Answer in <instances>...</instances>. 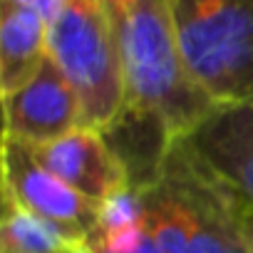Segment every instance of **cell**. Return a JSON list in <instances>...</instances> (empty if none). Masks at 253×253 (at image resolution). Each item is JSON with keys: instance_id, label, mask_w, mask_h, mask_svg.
<instances>
[{"instance_id": "cell-10", "label": "cell", "mask_w": 253, "mask_h": 253, "mask_svg": "<svg viewBox=\"0 0 253 253\" xmlns=\"http://www.w3.org/2000/svg\"><path fill=\"white\" fill-rule=\"evenodd\" d=\"M47 20L33 8L3 0L0 8V87L3 97L23 87L47 57Z\"/></svg>"}, {"instance_id": "cell-5", "label": "cell", "mask_w": 253, "mask_h": 253, "mask_svg": "<svg viewBox=\"0 0 253 253\" xmlns=\"http://www.w3.org/2000/svg\"><path fill=\"white\" fill-rule=\"evenodd\" d=\"M3 191L35 216L84 238L99 223V204L57 179L38 162L33 147L10 137L3 142Z\"/></svg>"}, {"instance_id": "cell-9", "label": "cell", "mask_w": 253, "mask_h": 253, "mask_svg": "<svg viewBox=\"0 0 253 253\" xmlns=\"http://www.w3.org/2000/svg\"><path fill=\"white\" fill-rule=\"evenodd\" d=\"M33 152L47 171L94 204H102L107 196L126 186L122 164L114 159L97 129L77 126L75 132L50 144L33 147Z\"/></svg>"}, {"instance_id": "cell-3", "label": "cell", "mask_w": 253, "mask_h": 253, "mask_svg": "<svg viewBox=\"0 0 253 253\" xmlns=\"http://www.w3.org/2000/svg\"><path fill=\"white\" fill-rule=\"evenodd\" d=\"M194 84L213 102L253 99V0H167Z\"/></svg>"}, {"instance_id": "cell-15", "label": "cell", "mask_w": 253, "mask_h": 253, "mask_svg": "<svg viewBox=\"0 0 253 253\" xmlns=\"http://www.w3.org/2000/svg\"><path fill=\"white\" fill-rule=\"evenodd\" d=\"M67 253H92V251H87V248L82 246V248H75V251H67Z\"/></svg>"}, {"instance_id": "cell-11", "label": "cell", "mask_w": 253, "mask_h": 253, "mask_svg": "<svg viewBox=\"0 0 253 253\" xmlns=\"http://www.w3.org/2000/svg\"><path fill=\"white\" fill-rule=\"evenodd\" d=\"M0 253H67L84 246V236L45 221L3 191Z\"/></svg>"}, {"instance_id": "cell-4", "label": "cell", "mask_w": 253, "mask_h": 253, "mask_svg": "<svg viewBox=\"0 0 253 253\" xmlns=\"http://www.w3.org/2000/svg\"><path fill=\"white\" fill-rule=\"evenodd\" d=\"M47 55L80 99L82 126H107L124 104V77L99 0H67L50 23Z\"/></svg>"}, {"instance_id": "cell-14", "label": "cell", "mask_w": 253, "mask_h": 253, "mask_svg": "<svg viewBox=\"0 0 253 253\" xmlns=\"http://www.w3.org/2000/svg\"><path fill=\"white\" fill-rule=\"evenodd\" d=\"M241 228H243L248 251L253 253V201H248V199H243V206H241Z\"/></svg>"}, {"instance_id": "cell-2", "label": "cell", "mask_w": 253, "mask_h": 253, "mask_svg": "<svg viewBox=\"0 0 253 253\" xmlns=\"http://www.w3.org/2000/svg\"><path fill=\"white\" fill-rule=\"evenodd\" d=\"M142 199L144 226L159 253H251L241 228L243 196L181 139Z\"/></svg>"}, {"instance_id": "cell-1", "label": "cell", "mask_w": 253, "mask_h": 253, "mask_svg": "<svg viewBox=\"0 0 253 253\" xmlns=\"http://www.w3.org/2000/svg\"><path fill=\"white\" fill-rule=\"evenodd\" d=\"M124 77V104L162 114L176 139L213 109L189 77L167 0H99Z\"/></svg>"}, {"instance_id": "cell-13", "label": "cell", "mask_w": 253, "mask_h": 253, "mask_svg": "<svg viewBox=\"0 0 253 253\" xmlns=\"http://www.w3.org/2000/svg\"><path fill=\"white\" fill-rule=\"evenodd\" d=\"M13 3H20V5H33L45 20L47 25L62 13V8L67 5V0H13Z\"/></svg>"}, {"instance_id": "cell-7", "label": "cell", "mask_w": 253, "mask_h": 253, "mask_svg": "<svg viewBox=\"0 0 253 253\" xmlns=\"http://www.w3.org/2000/svg\"><path fill=\"white\" fill-rule=\"evenodd\" d=\"M181 142L233 191L253 201V99L213 107Z\"/></svg>"}, {"instance_id": "cell-8", "label": "cell", "mask_w": 253, "mask_h": 253, "mask_svg": "<svg viewBox=\"0 0 253 253\" xmlns=\"http://www.w3.org/2000/svg\"><path fill=\"white\" fill-rule=\"evenodd\" d=\"M99 134L114 159L122 164L126 186L137 194H144L159 181L167 157L176 142L162 114L134 104H122V109L107 126H102Z\"/></svg>"}, {"instance_id": "cell-6", "label": "cell", "mask_w": 253, "mask_h": 253, "mask_svg": "<svg viewBox=\"0 0 253 253\" xmlns=\"http://www.w3.org/2000/svg\"><path fill=\"white\" fill-rule=\"evenodd\" d=\"M3 112L5 137L28 147L50 144L82 126L80 99L50 55L23 87L3 97Z\"/></svg>"}, {"instance_id": "cell-12", "label": "cell", "mask_w": 253, "mask_h": 253, "mask_svg": "<svg viewBox=\"0 0 253 253\" xmlns=\"http://www.w3.org/2000/svg\"><path fill=\"white\" fill-rule=\"evenodd\" d=\"M144 221V199L134 189L124 186L107 196L99 204V223L94 226L97 231H117L132 223Z\"/></svg>"}]
</instances>
